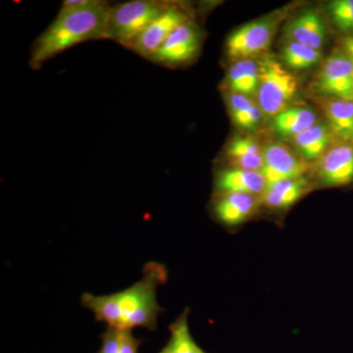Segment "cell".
<instances>
[{"mask_svg": "<svg viewBox=\"0 0 353 353\" xmlns=\"http://www.w3.org/2000/svg\"><path fill=\"white\" fill-rule=\"evenodd\" d=\"M345 50H347L353 64V37H348L345 41Z\"/></svg>", "mask_w": 353, "mask_h": 353, "instance_id": "cell-25", "label": "cell"}, {"mask_svg": "<svg viewBox=\"0 0 353 353\" xmlns=\"http://www.w3.org/2000/svg\"><path fill=\"white\" fill-rule=\"evenodd\" d=\"M259 63L260 85L256 102L265 116L274 118L290 108L299 92V81L275 57L263 55Z\"/></svg>", "mask_w": 353, "mask_h": 353, "instance_id": "cell-3", "label": "cell"}, {"mask_svg": "<svg viewBox=\"0 0 353 353\" xmlns=\"http://www.w3.org/2000/svg\"><path fill=\"white\" fill-rule=\"evenodd\" d=\"M189 21V15L185 10L169 4L163 12L153 20L128 48L136 51L141 57L150 59L172 32Z\"/></svg>", "mask_w": 353, "mask_h": 353, "instance_id": "cell-7", "label": "cell"}, {"mask_svg": "<svg viewBox=\"0 0 353 353\" xmlns=\"http://www.w3.org/2000/svg\"><path fill=\"white\" fill-rule=\"evenodd\" d=\"M282 58L287 68L306 70L314 66L322 59V51L290 41L283 48Z\"/></svg>", "mask_w": 353, "mask_h": 353, "instance_id": "cell-22", "label": "cell"}, {"mask_svg": "<svg viewBox=\"0 0 353 353\" xmlns=\"http://www.w3.org/2000/svg\"><path fill=\"white\" fill-rule=\"evenodd\" d=\"M327 124L341 143L353 145V101L330 99L324 103Z\"/></svg>", "mask_w": 353, "mask_h": 353, "instance_id": "cell-18", "label": "cell"}, {"mask_svg": "<svg viewBox=\"0 0 353 353\" xmlns=\"http://www.w3.org/2000/svg\"><path fill=\"white\" fill-rule=\"evenodd\" d=\"M170 338L158 353H206L192 338L189 326V311H183L169 327Z\"/></svg>", "mask_w": 353, "mask_h": 353, "instance_id": "cell-21", "label": "cell"}, {"mask_svg": "<svg viewBox=\"0 0 353 353\" xmlns=\"http://www.w3.org/2000/svg\"><path fill=\"white\" fill-rule=\"evenodd\" d=\"M227 155L233 167L243 170L261 172L264 165V148L248 137H236L227 148Z\"/></svg>", "mask_w": 353, "mask_h": 353, "instance_id": "cell-19", "label": "cell"}, {"mask_svg": "<svg viewBox=\"0 0 353 353\" xmlns=\"http://www.w3.org/2000/svg\"><path fill=\"white\" fill-rule=\"evenodd\" d=\"M110 7L97 0H67L57 19L37 39L30 66L39 69L48 60L77 44L105 39Z\"/></svg>", "mask_w": 353, "mask_h": 353, "instance_id": "cell-2", "label": "cell"}, {"mask_svg": "<svg viewBox=\"0 0 353 353\" xmlns=\"http://www.w3.org/2000/svg\"><path fill=\"white\" fill-rule=\"evenodd\" d=\"M227 105L232 120L239 129L245 132H254L259 129L263 118V112L256 101L245 95L230 92Z\"/></svg>", "mask_w": 353, "mask_h": 353, "instance_id": "cell-20", "label": "cell"}, {"mask_svg": "<svg viewBox=\"0 0 353 353\" xmlns=\"http://www.w3.org/2000/svg\"><path fill=\"white\" fill-rule=\"evenodd\" d=\"M267 181L261 172L243 170L231 167L220 171L216 176V188L221 194H243L261 196Z\"/></svg>", "mask_w": 353, "mask_h": 353, "instance_id": "cell-11", "label": "cell"}, {"mask_svg": "<svg viewBox=\"0 0 353 353\" xmlns=\"http://www.w3.org/2000/svg\"><path fill=\"white\" fill-rule=\"evenodd\" d=\"M308 170L305 161L299 159L287 146L279 143H269L264 148L262 175L267 183L303 178Z\"/></svg>", "mask_w": 353, "mask_h": 353, "instance_id": "cell-9", "label": "cell"}, {"mask_svg": "<svg viewBox=\"0 0 353 353\" xmlns=\"http://www.w3.org/2000/svg\"><path fill=\"white\" fill-rule=\"evenodd\" d=\"M315 87L330 99L353 101V64L345 48L334 51L325 60Z\"/></svg>", "mask_w": 353, "mask_h": 353, "instance_id": "cell-6", "label": "cell"}, {"mask_svg": "<svg viewBox=\"0 0 353 353\" xmlns=\"http://www.w3.org/2000/svg\"><path fill=\"white\" fill-rule=\"evenodd\" d=\"M164 265L150 262L143 267V277L131 287L104 296L85 292L82 305L94 313L95 319L110 328L132 331L134 328L157 329L161 306L157 301L158 287L166 283Z\"/></svg>", "mask_w": 353, "mask_h": 353, "instance_id": "cell-1", "label": "cell"}, {"mask_svg": "<svg viewBox=\"0 0 353 353\" xmlns=\"http://www.w3.org/2000/svg\"><path fill=\"white\" fill-rule=\"evenodd\" d=\"M290 41L303 44L314 50H321L326 41V26L319 13L304 11L288 26Z\"/></svg>", "mask_w": 353, "mask_h": 353, "instance_id": "cell-12", "label": "cell"}, {"mask_svg": "<svg viewBox=\"0 0 353 353\" xmlns=\"http://www.w3.org/2000/svg\"><path fill=\"white\" fill-rule=\"evenodd\" d=\"M168 6L154 0H134L110 7L105 39L129 46Z\"/></svg>", "mask_w": 353, "mask_h": 353, "instance_id": "cell-4", "label": "cell"}, {"mask_svg": "<svg viewBox=\"0 0 353 353\" xmlns=\"http://www.w3.org/2000/svg\"><path fill=\"white\" fill-rule=\"evenodd\" d=\"M318 178L327 188L353 185V145L341 143L325 153L320 159Z\"/></svg>", "mask_w": 353, "mask_h": 353, "instance_id": "cell-10", "label": "cell"}, {"mask_svg": "<svg viewBox=\"0 0 353 353\" xmlns=\"http://www.w3.org/2000/svg\"><path fill=\"white\" fill-rule=\"evenodd\" d=\"M333 138V132L330 130L328 124L317 122L292 141L299 157L307 163L321 159Z\"/></svg>", "mask_w": 353, "mask_h": 353, "instance_id": "cell-15", "label": "cell"}, {"mask_svg": "<svg viewBox=\"0 0 353 353\" xmlns=\"http://www.w3.org/2000/svg\"><path fill=\"white\" fill-rule=\"evenodd\" d=\"M226 83L230 92L245 97H256L260 85L259 63L253 59L238 60L230 67Z\"/></svg>", "mask_w": 353, "mask_h": 353, "instance_id": "cell-16", "label": "cell"}, {"mask_svg": "<svg viewBox=\"0 0 353 353\" xmlns=\"http://www.w3.org/2000/svg\"><path fill=\"white\" fill-rule=\"evenodd\" d=\"M256 205V196L243 194H222L215 202V216L226 226H238L252 217Z\"/></svg>", "mask_w": 353, "mask_h": 353, "instance_id": "cell-14", "label": "cell"}, {"mask_svg": "<svg viewBox=\"0 0 353 353\" xmlns=\"http://www.w3.org/2000/svg\"><path fill=\"white\" fill-rule=\"evenodd\" d=\"M317 123L315 111L303 106L285 109L273 118L276 134L285 139H294Z\"/></svg>", "mask_w": 353, "mask_h": 353, "instance_id": "cell-17", "label": "cell"}, {"mask_svg": "<svg viewBox=\"0 0 353 353\" xmlns=\"http://www.w3.org/2000/svg\"><path fill=\"white\" fill-rule=\"evenodd\" d=\"M201 34L190 21L176 28L150 59L174 66L194 59L201 48Z\"/></svg>", "mask_w": 353, "mask_h": 353, "instance_id": "cell-8", "label": "cell"}, {"mask_svg": "<svg viewBox=\"0 0 353 353\" xmlns=\"http://www.w3.org/2000/svg\"><path fill=\"white\" fill-rule=\"evenodd\" d=\"M309 187L310 183L304 176L267 183L266 189L260 196V201L273 210H285L301 201L308 192Z\"/></svg>", "mask_w": 353, "mask_h": 353, "instance_id": "cell-13", "label": "cell"}, {"mask_svg": "<svg viewBox=\"0 0 353 353\" xmlns=\"http://www.w3.org/2000/svg\"><path fill=\"white\" fill-rule=\"evenodd\" d=\"M328 11L339 31L353 34V0H334L330 2Z\"/></svg>", "mask_w": 353, "mask_h": 353, "instance_id": "cell-24", "label": "cell"}, {"mask_svg": "<svg viewBox=\"0 0 353 353\" xmlns=\"http://www.w3.org/2000/svg\"><path fill=\"white\" fill-rule=\"evenodd\" d=\"M101 347L97 353H139L141 341L134 338L132 331L110 328L101 336Z\"/></svg>", "mask_w": 353, "mask_h": 353, "instance_id": "cell-23", "label": "cell"}, {"mask_svg": "<svg viewBox=\"0 0 353 353\" xmlns=\"http://www.w3.org/2000/svg\"><path fill=\"white\" fill-rule=\"evenodd\" d=\"M275 31L276 25L271 20L253 21L241 26L227 39V54L236 61L262 57L270 48Z\"/></svg>", "mask_w": 353, "mask_h": 353, "instance_id": "cell-5", "label": "cell"}]
</instances>
